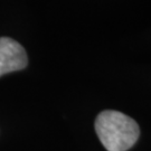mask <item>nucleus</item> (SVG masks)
<instances>
[{"label":"nucleus","mask_w":151,"mask_h":151,"mask_svg":"<svg viewBox=\"0 0 151 151\" xmlns=\"http://www.w3.org/2000/svg\"><path fill=\"white\" fill-rule=\"evenodd\" d=\"M95 131L108 151H127L134 145L140 133L133 119L118 111H103L95 120Z\"/></svg>","instance_id":"obj_1"},{"label":"nucleus","mask_w":151,"mask_h":151,"mask_svg":"<svg viewBox=\"0 0 151 151\" xmlns=\"http://www.w3.org/2000/svg\"><path fill=\"white\" fill-rule=\"evenodd\" d=\"M28 64L26 50L9 37H0V76L24 70Z\"/></svg>","instance_id":"obj_2"}]
</instances>
